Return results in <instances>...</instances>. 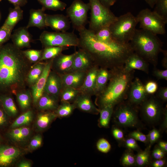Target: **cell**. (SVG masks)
<instances>
[{
  "instance_id": "obj_1",
  "label": "cell",
  "mask_w": 167,
  "mask_h": 167,
  "mask_svg": "<svg viewBox=\"0 0 167 167\" xmlns=\"http://www.w3.org/2000/svg\"><path fill=\"white\" fill-rule=\"evenodd\" d=\"M78 31V47L89 55L95 65L101 67L111 70L123 66L127 58L134 52L130 42L100 41L96 38L93 32L85 27Z\"/></svg>"
},
{
  "instance_id": "obj_2",
  "label": "cell",
  "mask_w": 167,
  "mask_h": 167,
  "mask_svg": "<svg viewBox=\"0 0 167 167\" xmlns=\"http://www.w3.org/2000/svg\"><path fill=\"white\" fill-rule=\"evenodd\" d=\"M23 51L13 44L0 46V94H13L25 89L31 68Z\"/></svg>"
},
{
  "instance_id": "obj_3",
  "label": "cell",
  "mask_w": 167,
  "mask_h": 167,
  "mask_svg": "<svg viewBox=\"0 0 167 167\" xmlns=\"http://www.w3.org/2000/svg\"><path fill=\"white\" fill-rule=\"evenodd\" d=\"M109 83L95 101L100 109L105 106H114L125 98L133 78V71H127L124 66L110 70Z\"/></svg>"
},
{
  "instance_id": "obj_4",
  "label": "cell",
  "mask_w": 167,
  "mask_h": 167,
  "mask_svg": "<svg viewBox=\"0 0 167 167\" xmlns=\"http://www.w3.org/2000/svg\"><path fill=\"white\" fill-rule=\"evenodd\" d=\"M156 34L142 29H136L130 42L134 52L147 62L157 63L162 42Z\"/></svg>"
},
{
  "instance_id": "obj_5",
  "label": "cell",
  "mask_w": 167,
  "mask_h": 167,
  "mask_svg": "<svg viewBox=\"0 0 167 167\" xmlns=\"http://www.w3.org/2000/svg\"><path fill=\"white\" fill-rule=\"evenodd\" d=\"M138 23L136 16L130 12L118 17L109 26L113 39L121 43L130 42L134 35Z\"/></svg>"
},
{
  "instance_id": "obj_6",
  "label": "cell",
  "mask_w": 167,
  "mask_h": 167,
  "mask_svg": "<svg viewBox=\"0 0 167 167\" xmlns=\"http://www.w3.org/2000/svg\"><path fill=\"white\" fill-rule=\"evenodd\" d=\"M91 16L89 29L95 33L101 29L109 27L118 17L102 5L99 0H89Z\"/></svg>"
},
{
  "instance_id": "obj_7",
  "label": "cell",
  "mask_w": 167,
  "mask_h": 167,
  "mask_svg": "<svg viewBox=\"0 0 167 167\" xmlns=\"http://www.w3.org/2000/svg\"><path fill=\"white\" fill-rule=\"evenodd\" d=\"M39 40L45 48L52 46H78L79 38L73 32H49L45 31Z\"/></svg>"
},
{
  "instance_id": "obj_8",
  "label": "cell",
  "mask_w": 167,
  "mask_h": 167,
  "mask_svg": "<svg viewBox=\"0 0 167 167\" xmlns=\"http://www.w3.org/2000/svg\"><path fill=\"white\" fill-rule=\"evenodd\" d=\"M136 17L141 29L156 35L165 34L167 21L154 11H152L147 8L143 9L139 11Z\"/></svg>"
},
{
  "instance_id": "obj_9",
  "label": "cell",
  "mask_w": 167,
  "mask_h": 167,
  "mask_svg": "<svg viewBox=\"0 0 167 167\" xmlns=\"http://www.w3.org/2000/svg\"><path fill=\"white\" fill-rule=\"evenodd\" d=\"M90 8L89 2L85 3L81 0H74L67 8V16L73 27L78 31L85 27L88 13Z\"/></svg>"
},
{
  "instance_id": "obj_10",
  "label": "cell",
  "mask_w": 167,
  "mask_h": 167,
  "mask_svg": "<svg viewBox=\"0 0 167 167\" xmlns=\"http://www.w3.org/2000/svg\"><path fill=\"white\" fill-rule=\"evenodd\" d=\"M114 119L117 124L123 127H134L139 122L136 110L128 104L119 105L114 112Z\"/></svg>"
},
{
  "instance_id": "obj_11",
  "label": "cell",
  "mask_w": 167,
  "mask_h": 167,
  "mask_svg": "<svg viewBox=\"0 0 167 167\" xmlns=\"http://www.w3.org/2000/svg\"><path fill=\"white\" fill-rule=\"evenodd\" d=\"M142 104V113L147 120L153 122L159 120L163 110L157 100L152 97L147 98Z\"/></svg>"
},
{
  "instance_id": "obj_12",
  "label": "cell",
  "mask_w": 167,
  "mask_h": 167,
  "mask_svg": "<svg viewBox=\"0 0 167 167\" xmlns=\"http://www.w3.org/2000/svg\"><path fill=\"white\" fill-rule=\"evenodd\" d=\"M75 54H60L53 59L51 69L60 75L71 72Z\"/></svg>"
},
{
  "instance_id": "obj_13",
  "label": "cell",
  "mask_w": 167,
  "mask_h": 167,
  "mask_svg": "<svg viewBox=\"0 0 167 167\" xmlns=\"http://www.w3.org/2000/svg\"><path fill=\"white\" fill-rule=\"evenodd\" d=\"M128 93L130 102L135 105L142 104L147 98L148 95L144 86L138 78L132 82Z\"/></svg>"
},
{
  "instance_id": "obj_14",
  "label": "cell",
  "mask_w": 167,
  "mask_h": 167,
  "mask_svg": "<svg viewBox=\"0 0 167 167\" xmlns=\"http://www.w3.org/2000/svg\"><path fill=\"white\" fill-rule=\"evenodd\" d=\"M53 59L47 60L41 77L31 87L32 95L34 104L37 102L44 92V89L48 76L51 69Z\"/></svg>"
},
{
  "instance_id": "obj_15",
  "label": "cell",
  "mask_w": 167,
  "mask_h": 167,
  "mask_svg": "<svg viewBox=\"0 0 167 167\" xmlns=\"http://www.w3.org/2000/svg\"><path fill=\"white\" fill-rule=\"evenodd\" d=\"M95 65L89 55L84 49L80 48L75 52L72 72L87 71Z\"/></svg>"
},
{
  "instance_id": "obj_16",
  "label": "cell",
  "mask_w": 167,
  "mask_h": 167,
  "mask_svg": "<svg viewBox=\"0 0 167 167\" xmlns=\"http://www.w3.org/2000/svg\"><path fill=\"white\" fill-rule=\"evenodd\" d=\"M70 22L68 16L62 14L46 15V27H50L56 32H66L70 28Z\"/></svg>"
},
{
  "instance_id": "obj_17",
  "label": "cell",
  "mask_w": 167,
  "mask_h": 167,
  "mask_svg": "<svg viewBox=\"0 0 167 167\" xmlns=\"http://www.w3.org/2000/svg\"><path fill=\"white\" fill-rule=\"evenodd\" d=\"M62 88L60 75L55 72L51 70L47 79L44 92L59 99Z\"/></svg>"
},
{
  "instance_id": "obj_18",
  "label": "cell",
  "mask_w": 167,
  "mask_h": 167,
  "mask_svg": "<svg viewBox=\"0 0 167 167\" xmlns=\"http://www.w3.org/2000/svg\"><path fill=\"white\" fill-rule=\"evenodd\" d=\"M11 38L13 45L20 49L30 47L31 43L33 41L32 36L26 27H21L15 30L11 34Z\"/></svg>"
},
{
  "instance_id": "obj_19",
  "label": "cell",
  "mask_w": 167,
  "mask_h": 167,
  "mask_svg": "<svg viewBox=\"0 0 167 167\" xmlns=\"http://www.w3.org/2000/svg\"><path fill=\"white\" fill-rule=\"evenodd\" d=\"M21 154L20 150L17 147L6 145H0V166L10 165Z\"/></svg>"
},
{
  "instance_id": "obj_20",
  "label": "cell",
  "mask_w": 167,
  "mask_h": 167,
  "mask_svg": "<svg viewBox=\"0 0 167 167\" xmlns=\"http://www.w3.org/2000/svg\"><path fill=\"white\" fill-rule=\"evenodd\" d=\"M87 71H75L61 75L63 88L79 89L82 85Z\"/></svg>"
},
{
  "instance_id": "obj_21",
  "label": "cell",
  "mask_w": 167,
  "mask_h": 167,
  "mask_svg": "<svg viewBox=\"0 0 167 167\" xmlns=\"http://www.w3.org/2000/svg\"><path fill=\"white\" fill-rule=\"evenodd\" d=\"M73 103L75 108L83 112L95 114L99 113V109L94 104L89 94L80 92Z\"/></svg>"
},
{
  "instance_id": "obj_22",
  "label": "cell",
  "mask_w": 167,
  "mask_h": 167,
  "mask_svg": "<svg viewBox=\"0 0 167 167\" xmlns=\"http://www.w3.org/2000/svg\"><path fill=\"white\" fill-rule=\"evenodd\" d=\"M99 69L98 66L95 65L87 71L83 84L79 89L81 92L91 96L94 95L96 78Z\"/></svg>"
},
{
  "instance_id": "obj_23",
  "label": "cell",
  "mask_w": 167,
  "mask_h": 167,
  "mask_svg": "<svg viewBox=\"0 0 167 167\" xmlns=\"http://www.w3.org/2000/svg\"><path fill=\"white\" fill-rule=\"evenodd\" d=\"M125 70L127 71L137 69L146 73L148 71L147 62L135 52L130 55L126 60L124 66Z\"/></svg>"
},
{
  "instance_id": "obj_24",
  "label": "cell",
  "mask_w": 167,
  "mask_h": 167,
  "mask_svg": "<svg viewBox=\"0 0 167 167\" xmlns=\"http://www.w3.org/2000/svg\"><path fill=\"white\" fill-rule=\"evenodd\" d=\"M45 10L42 7L38 9H31L30 11V17L26 26L28 28L31 27H36L40 29L46 27L45 24Z\"/></svg>"
},
{
  "instance_id": "obj_25",
  "label": "cell",
  "mask_w": 167,
  "mask_h": 167,
  "mask_svg": "<svg viewBox=\"0 0 167 167\" xmlns=\"http://www.w3.org/2000/svg\"><path fill=\"white\" fill-rule=\"evenodd\" d=\"M59 98L44 92L37 104L39 109L46 111H55L59 106Z\"/></svg>"
},
{
  "instance_id": "obj_26",
  "label": "cell",
  "mask_w": 167,
  "mask_h": 167,
  "mask_svg": "<svg viewBox=\"0 0 167 167\" xmlns=\"http://www.w3.org/2000/svg\"><path fill=\"white\" fill-rule=\"evenodd\" d=\"M23 11L20 7H15L9 9L8 16L3 26L12 30L15 25L23 18Z\"/></svg>"
},
{
  "instance_id": "obj_27",
  "label": "cell",
  "mask_w": 167,
  "mask_h": 167,
  "mask_svg": "<svg viewBox=\"0 0 167 167\" xmlns=\"http://www.w3.org/2000/svg\"><path fill=\"white\" fill-rule=\"evenodd\" d=\"M110 71L108 69L101 67L97 75L94 95H97L105 87L110 76Z\"/></svg>"
},
{
  "instance_id": "obj_28",
  "label": "cell",
  "mask_w": 167,
  "mask_h": 167,
  "mask_svg": "<svg viewBox=\"0 0 167 167\" xmlns=\"http://www.w3.org/2000/svg\"><path fill=\"white\" fill-rule=\"evenodd\" d=\"M57 117L54 112L46 111L41 113L38 115L36 122V126L40 131L47 129Z\"/></svg>"
},
{
  "instance_id": "obj_29",
  "label": "cell",
  "mask_w": 167,
  "mask_h": 167,
  "mask_svg": "<svg viewBox=\"0 0 167 167\" xmlns=\"http://www.w3.org/2000/svg\"><path fill=\"white\" fill-rule=\"evenodd\" d=\"M45 63L38 62L31 67L26 79V84L32 87L37 81L41 75Z\"/></svg>"
},
{
  "instance_id": "obj_30",
  "label": "cell",
  "mask_w": 167,
  "mask_h": 167,
  "mask_svg": "<svg viewBox=\"0 0 167 167\" xmlns=\"http://www.w3.org/2000/svg\"><path fill=\"white\" fill-rule=\"evenodd\" d=\"M0 100L2 106L8 116L14 117L17 114V108L10 94H0Z\"/></svg>"
},
{
  "instance_id": "obj_31",
  "label": "cell",
  "mask_w": 167,
  "mask_h": 167,
  "mask_svg": "<svg viewBox=\"0 0 167 167\" xmlns=\"http://www.w3.org/2000/svg\"><path fill=\"white\" fill-rule=\"evenodd\" d=\"M29 128L20 127L13 128L8 133L9 137L13 141L21 142L27 139L30 134Z\"/></svg>"
},
{
  "instance_id": "obj_32",
  "label": "cell",
  "mask_w": 167,
  "mask_h": 167,
  "mask_svg": "<svg viewBox=\"0 0 167 167\" xmlns=\"http://www.w3.org/2000/svg\"><path fill=\"white\" fill-rule=\"evenodd\" d=\"M113 106L108 105L99 109L100 116L98 124L99 127L103 128L109 127L113 113Z\"/></svg>"
},
{
  "instance_id": "obj_33",
  "label": "cell",
  "mask_w": 167,
  "mask_h": 167,
  "mask_svg": "<svg viewBox=\"0 0 167 167\" xmlns=\"http://www.w3.org/2000/svg\"><path fill=\"white\" fill-rule=\"evenodd\" d=\"M80 92L79 89L70 87L63 88L60 93L59 98L61 102H73Z\"/></svg>"
},
{
  "instance_id": "obj_34",
  "label": "cell",
  "mask_w": 167,
  "mask_h": 167,
  "mask_svg": "<svg viewBox=\"0 0 167 167\" xmlns=\"http://www.w3.org/2000/svg\"><path fill=\"white\" fill-rule=\"evenodd\" d=\"M45 10H51L54 11L64 10L67 6L66 4L60 0H37Z\"/></svg>"
},
{
  "instance_id": "obj_35",
  "label": "cell",
  "mask_w": 167,
  "mask_h": 167,
  "mask_svg": "<svg viewBox=\"0 0 167 167\" xmlns=\"http://www.w3.org/2000/svg\"><path fill=\"white\" fill-rule=\"evenodd\" d=\"M68 49L66 46H52L45 48L42 50L40 61L53 59L62 53L64 50Z\"/></svg>"
},
{
  "instance_id": "obj_36",
  "label": "cell",
  "mask_w": 167,
  "mask_h": 167,
  "mask_svg": "<svg viewBox=\"0 0 167 167\" xmlns=\"http://www.w3.org/2000/svg\"><path fill=\"white\" fill-rule=\"evenodd\" d=\"M76 109L74 104L71 103L62 102L54 111L57 117L65 118L70 116Z\"/></svg>"
},
{
  "instance_id": "obj_37",
  "label": "cell",
  "mask_w": 167,
  "mask_h": 167,
  "mask_svg": "<svg viewBox=\"0 0 167 167\" xmlns=\"http://www.w3.org/2000/svg\"><path fill=\"white\" fill-rule=\"evenodd\" d=\"M33 115L31 110L26 112L16 119L11 125V127L13 129L29 125L32 121Z\"/></svg>"
},
{
  "instance_id": "obj_38",
  "label": "cell",
  "mask_w": 167,
  "mask_h": 167,
  "mask_svg": "<svg viewBox=\"0 0 167 167\" xmlns=\"http://www.w3.org/2000/svg\"><path fill=\"white\" fill-rule=\"evenodd\" d=\"M16 95L18 102L22 109L25 110L30 107L32 98L29 91L24 89L19 92Z\"/></svg>"
},
{
  "instance_id": "obj_39",
  "label": "cell",
  "mask_w": 167,
  "mask_h": 167,
  "mask_svg": "<svg viewBox=\"0 0 167 167\" xmlns=\"http://www.w3.org/2000/svg\"><path fill=\"white\" fill-rule=\"evenodd\" d=\"M150 146L143 151L139 152L135 157V163L138 166H142L148 165L149 161Z\"/></svg>"
},
{
  "instance_id": "obj_40",
  "label": "cell",
  "mask_w": 167,
  "mask_h": 167,
  "mask_svg": "<svg viewBox=\"0 0 167 167\" xmlns=\"http://www.w3.org/2000/svg\"><path fill=\"white\" fill-rule=\"evenodd\" d=\"M94 34L97 40L103 42H109L114 41L112 38L109 27L101 29Z\"/></svg>"
},
{
  "instance_id": "obj_41",
  "label": "cell",
  "mask_w": 167,
  "mask_h": 167,
  "mask_svg": "<svg viewBox=\"0 0 167 167\" xmlns=\"http://www.w3.org/2000/svg\"><path fill=\"white\" fill-rule=\"evenodd\" d=\"M26 58L30 62L36 63L40 62L41 58L42 50L28 49L23 51Z\"/></svg>"
},
{
  "instance_id": "obj_42",
  "label": "cell",
  "mask_w": 167,
  "mask_h": 167,
  "mask_svg": "<svg viewBox=\"0 0 167 167\" xmlns=\"http://www.w3.org/2000/svg\"><path fill=\"white\" fill-rule=\"evenodd\" d=\"M154 11L167 21V0H157Z\"/></svg>"
},
{
  "instance_id": "obj_43",
  "label": "cell",
  "mask_w": 167,
  "mask_h": 167,
  "mask_svg": "<svg viewBox=\"0 0 167 167\" xmlns=\"http://www.w3.org/2000/svg\"><path fill=\"white\" fill-rule=\"evenodd\" d=\"M121 162L122 165L124 166L133 165L135 163V157L131 151H128L122 156Z\"/></svg>"
},
{
  "instance_id": "obj_44",
  "label": "cell",
  "mask_w": 167,
  "mask_h": 167,
  "mask_svg": "<svg viewBox=\"0 0 167 167\" xmlns=\"http://www.w3.org/2000/svg\"><path fill=\"white\" fill-rule=\"evenodd\" d=\"M96 147L99 151L105 153L108 152L111 149L109 143L104 138L99 139L96 143Z\"/></svg>"
},
{
  "instance_id": "obj_45",
  "label": "cell",
  "mask_w": 167,
  "mask_h": 167,
  "mask_svg": "<svg viewBox=\"0 0 167 167\" xmlns=\"http://www.w3.org/2000/svg\"><path fill=\"white\" fill-rule=\"evenodd\" d=\"M12 31L3 25L0 28V46L11 38Z\"/></svg>"
},
{
  "instance_id": "obj_46",
  "label": "cell",
  "mask_w": 167,
  "mask_h": 167,
  "mask_svg": "<svg viewBox=\"0 0 167 167\" xmlns=\"http://www.w3.org/2000/svg\"><path fill=\"white\" fill-rule=\"evenodd\" d=\"M42 138L40 135L35 136L31 140L29 145V148L33 150L40 147L41 145Z\"/></svg>"
},
{
  "instance_id": "obj_47",
  "label": "cell",
  "mask_w": 167,
  "mask_h": 167,
  "mask_svg": "<svg viewBox=\"0 0 167 167\" xmlns=\"http://www.w3.org/2000/svg\"><path fill=\"white\" fill-rule=\"evenodd\" d=\"M129 135L136 140H139L144 143L148 141V136L138 131H134L130 134Z\"/></svg>"
},
{
  "instance_id": "obj_48",
  "label": "cell",
  "mask_w": 167,
  "mask_h": 167,
  "mask_svg": "<svg viewBox=\"0 0 167 167\" xmlns=\"http://www.w3.org/2000/svg\"><path fill=\"white\" fill-rule=\"evenodd\" d=\"M144 86L145 90L148 94H152L155 93L158 89V85L155 81H150Z\"/></svg>"
},
{
  "instance_id": "obj_49",
  "label": "cell",
  "mask_w": 167,
  "mask_h": 167,
  "mask_svg": "<svg viewBox=\"0 0 167 167\" xmlns=\"http://www.w3.org/2000/svg\"><path fill=\"white\" fill-rule=\"evenodd\" d=\"M147 136L150 142V146H151L158 139L160 136V133L157 129H153L150 131Z\"/></svg>"
},
{
  "instance_id": "obj_50",
  "label": "cell",
  "mask_w": 167,
  "mask_h": 167,
  "mask_svg": "<svg viewBox=\"0 0 167 167\" xmlns=\"http://www.w3.org/2000/svg\"><path fill=\"white\" fill-rule=\"evenodd\" d=\"M125 143L126 147L130 149L137 150L139 149V147L136 140L131 137L126 139Z\"/></svg>"
},
{
  "instance_id": "obj_51",
  "label": "cell",
  "mask_w": 167,
  "mask_h": 167,
  "mask_svg": "<svg viewBox=\"0 0 167 167\" xmlns=\"http://www.w3.org/2000/svg\"><path fill=\"white\" fill-rule=\"evenodd\" d=\"M7 116L2 107H0V128H3L7 124Z\"/></svg>"
},
{
  "instance_id": "obj_52",
  "label": "cell",
  "mask_w": 167,
  "mask_h": 167,
  "mask_svg": "<svg viewBox=\"0 0 167 167\" xmlns=\"http://www.w3.org/2000/svg\"><path fill=\"white\" fill-rule=\"evenodd\" d=\"M153 74L158 79H167V70H160L155 69Z\"/></svg>"
},
{
  "instance_id": "obj_53",
  "label": "cell",
  "mask_w": 167,
  "mask_h": 167,
  "mask_svg": "<svg viewBox=\"0 0 167 167\" xmlns=\"http://www.w3.org/2000/svg\"><path fill=\"white\" fill-rule=\"evenodd\" d=\"M165 152L159 147L156 148L153 151L152 155L155 159H160L163 158L165 154Z\"/></svg>"
},
{
  "instance_id": "obj_54",
  "label": "cell",
  "mask_w": 167,
  "mask_h": 167,
  "mask_svg": "<svg viewBox=\"0 0 167 167\" xmlns=\"http://www.w3.org/2000/svg\"><path fill=\"white\" fill-rule=\"evenodd\" d=\"M112 133L113 137L117 140H121L123 138V132L118 128H113L112 130Z\"/></svg>"
},
{
  "instance_id": "obj_55",
  "label": "cell",
  "mask_w": 167,
  "mask_h": 167,
  "mask_svg": "<svg viewBox=\"0 0 167 167\" xmlns=\"http://www.w3.org/2000/svg\"><path fill=\"white\" fill-rule=\"evenodd\" d=\"M158 97L163 101H167V88L162 87L160 88L157 93Z\"/></svg>"
},
{
  "instance_id": "obj_56",
  "label": "cell",
  "mask_w": 167,
  "mask_h": 167,
  "mask_svg": "<svg viewBox=\"0 0 167 167\" xmlns=\"http://www.w3.org/2000/svg\"><path fill=\"white\" fill-rule=\"evenodd\" d=\"M2 0H0V1ZM13 4L14 7H21L25 5L27 3V0H7Z\"/></svg>"
},
{
  "instance_id": "obj_57",
  "label": "cell",
  "mask_w": 167,
  "mask_h": 167,
  "mask_svg": "<svg viewBox=\"0 0 167 167\" xmlns=\"http://www.w3.org/2000/svg\"><path fill=\"white\" fill-rule=\"evenodd\" d=\"M101 4L106 7H110L114 4L117 0H99Z\"/></svg>"
},
{
  "instance_id": "obj_58",
  "label": "cell",
  "mask_w": 167,
  "mask_h": 167,
  "mask_svg": "<svg viewBox=\"0 0 167 167\" xmlns=\"http://www.w3.org/2000/svg\"><path fill=\"white\" fill-rule=\"evenodd\" d=\"M165 164V161L161 159H157L152 163V166L154 167H162Z\"/></svg>"
},
{
  "instance_id": "obj_59",
  "label": "cell",
  "mask_w": 167,
  "mask_h": 167,
  "mask_svg": "<svg viewBox=\"0 0 167 167\" xmlns=\"http://www.w3.org/2000/svg\"><path fill=\"white\" fill-rule=\"evenodd\" d=\"M164 55V57L162 60V64L163 66L167 68V53L166 50H162V51Z\"/></svg>"
},
{
  "instance_id": "obj_60",
  "label": "cell",
  "mask_w": 167,
  "mask_h": 167,
  "mask_svg": "<svg viewBox=\"0 0 167 167\" xmlns=\"http://www.w3.org/2000/svg\"><path fill=\"white\" fill-rule=\"evenodd\" d=\"M17 166L19 167H30L31 166V164L29 161H23L19 162Z\"/></svg>"
},
{
  "instance_id": "obj_61",
  "label": "cell",
  "mask_w": 167,
  "mask_h": 167,
  "mask_svg": "<svg viewBox=\"0 0 167 167\" xmlns=\"http://www.w3.org/2000/svg\"><path fill=\"white\" fill-rule=\"evenodd\" d=\"M158 147L165 152H167V143L164 141H160L158 143Z\"/></svg>"
},
{
  "instance_id": "obj_62",
  "label": "cell",
  "mask_w": 167,
  "mask_h": 167,
  "mask_svg": "<svg viewBox=\"0 0 167 167\" xmlns=\"http://www.w3.org/2000/svg\"><path fill=\"white\" fill-rule=\"evenodd\" d=\"M145 2L149 5V6L153 8L154 7L155 5L157 0H144Z\"/></svg>"
},
{
  "instance_id": "obj_63",
  "label": "cell",
  "mask_w": 167,
  "mask_h": 167,
  "mask_svg": "<svg viewBox=\"0 0 167 167\" xmlns=\"http://www.w3.org/2000/svg\"><path fill=\"white\" fill-rule=\"evenodd\" d=\"M1 140H2V138H1V136L0 135V142L1 141Z\"/></svg>"
},
{
  "instance_id": "obj_64",
  "label": "cell",
  "mask_w": 167,
  "mask_h": 167,
  "mask_svg": "<svg viewBox=\"0 0 167 167\" xmlns=\"http://www.w3.org/2000/svg\"><path fill=\"white\" fill-rule=\"evenodd\" d=\"M1 106H2V105H1V101L0 100V107Z\"/></svg>"
}]
</instances>
